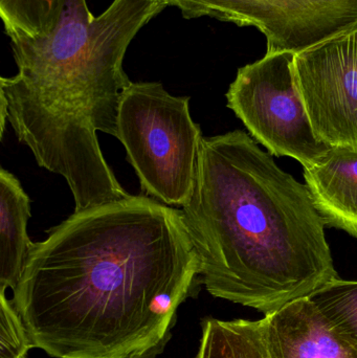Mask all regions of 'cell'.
<instances>
[{
  "label": "cell",
  "mask_w": 357,
  "mask_h": 358,
  "mask_svg": "<svg viewBox=\"0 0 357 358\" xmlns=\"http://www.w3.org/2000/svg\"><path fill=\"white\" fill-rule=\"evenodd\" d=\"M198 284L182 210L130 195L52 227L10 301L34 347L50 357L154 358Z\"/></svg>",
  "instance_id": "obj_1"
},
{
  "label": "cell",
  "mask_w": 357,
  "mask_h": 358,
  "mask_svg": "<svg viewBox=\"0 0 357 358\" xmlns=\"http://www.w3.org/2000/svg\"><path fill=\"white\" fill-rule=\"evenodd\" d=\"M180 210L215 298L266 315L339 278L307 187L242 130L203 138Z\"/></svg>",
  "instance_id": "obj_2"
},
{
  "label": "cell",
  "mask_w": 357,
  "mask_h": 358,
  "mask_svg": "<svg viewBox=\"0 0 357 358\" xmlns=\"http://www.w3.org/2000/svg\"><path fill=\"white\" fill-rule=\"evenodd\" d=\"M166 0H113L94 17L86 0H65L50 34L13 37L18 73L0 79L19 142L38 166L66 180L75 212L128 194L107 164L98 132L117 138L119 104L131 85L123 69L130 43Z\"/></svg>",
  "instance_id": "obj_3"
},
{
  "label": "cell",
  "mask_w": 357,
  "mask_h": 358,
  "mask_svg": "<svg viewBox=\"0 0 357 358\" xmlns=\"http://www.w3.org/2000/svg\"><path fill=\"white\" fill-rule=\"evenodd\" d=\"M189 104L190 96H172L161 83L132 82L117 117V138L145 195L176 208L190 201L203 140Z\"/></svg>",
  "instance_id": "obj_4"
},
{
  "label": "cell",
  "mask_w": 357,
  "mask_h": 358,
  "mask_svg": "<svg viewBox=\"0 0 357 358\" xmlns=\"http://www.w3.org/2000/svg\"><path fill=\"white\" fill-rule=\"evenodd\" d=\"M291 52H268L241 67L226 92L228 107L252 138L275 157L303 168L318 165L333 147L316 136L296 79Z\"/></svg>",
  "instance_id": "obj_5"
},
{
  "label": "cell",
  "mask_w": 357,
  "mask_h": 358,
  "mask_svg": "<svg viewBox=\"0 0 357 358\" xmlns=\"http://www.w3.org/2000/svg\"><path fill=\"white\" fill-rule=\"evenodd\" d=\"M184 18L257 27L268 52H303L357 24V0H166Z\"/></svg>",
  "instance_id": "obj_6"
},
{
  "label": "cell",
  "mask_w": 357,
  "mask_h": 358,
  "mask_svg": "<svg viewBox=\"0 0 357 358\" xmlns=\"http://www.w3.org/2000/svg\"><path fill=\"white\" fill-rule=\"evenodd\" d=\"M293 69L316 136L357 151V24L296 54Z\"/></svg>",
  "instance_id": "obj_7"
},
{
  "label": "cell",
  "mask_w": 357,
  "mask_h": 358,
  "mask_svg": "<svg viewBox=\"0 0 357 358\" xmlns=\"http://www.w3.org/2000/svg\"><path fill=\"white\" fill-rule=\"evenodd\" d=\"M270 358H357V346L340 334L308 298L263 319Z\"/></svg>",
  "instance_id": "obj_8"
},
{
  "label": "cell",
  "mask_w": 357,
  "mask_h": 358,
  "mask_svg": "<svg viewBox=\"0 0 357 358\" xmlns=\"http://www.w3.org/2000/svg\"><path fill=\"white\" fill-rule=\"evenodd\" d=\"M304 180L325 227L357 239V151L333 147L318 165L303 168Z\"/></svg>",
  "instance_id": "obj_9"
},
{
  "label": "cell",
  "mask_w": 357,
  "mask_h": 358,
  "mask_svg": "<svg viewBox=\"0 0 357 358\" xmlns=\"http://www.w3.org/2000/svg\"><path fill=\"white\" fill-rule=\"evenodd\" d=\"M31 199L18 178L0 169V294L14 292L23 269L35 248L29 239L27 222Z\"/></svg>",
  "instance_id": "obj_10"
},
{
  "label": "cell",
  "mask_w": 357,
  "mask_h": 358,
  "mask_svg": "<svg viewBox=\"0 0 357 358\" xmlns=\"http://www.w3.org/2000/svg\"><path fill=\"white\" fill-rule=\"evenodd\" d=\"M195 358H270L263 320H205Z\"/></svg>",
  "instance_id": "obj_11"
},
{
  "label": "cell",
  "mask_w": 357,
  "mask_h": 358,
  "mask_svg": "<svg viewBox=\"0 0 357 358\" xmlns=\"http://www.w3.org/2000/svg\"><path fill=\"white\" fill-rule=\"evenodd\" d=\"M65 0H0V16L6 35L45 36L58 22Z\"/></svg>",
  "instance_id": "obj_12"
},
{
  "label": "cell",
  "mask_w": 357,
  "mask_h": 358,
  "mask_svg": "<svg viewBox=\"0 0 357 358\" xmlns=\"http://www.w3.org/2000/svg\"><path fill=\"white\" fill-rule=\"evenodd\" d=\"M308 299L340 334L357 346V281L337 278Z\"/></svg>",
  "instance_id": "obj_13"
},
{
  "label": "cell",
  "mask_w": 357,
  "mask_h": 358,
  "mask_svg": "<svg viewBox=\"0 0 357 358\" xmlns=\"http://www.w3.org/2000/svg\"><path fill=\"white\" fill-rule=\"evenodd\" d=\"M35 348L12 301L0 294V358H27Z\"/></svg>",
  "instance_id": "obj_14"
}]
</instances>
